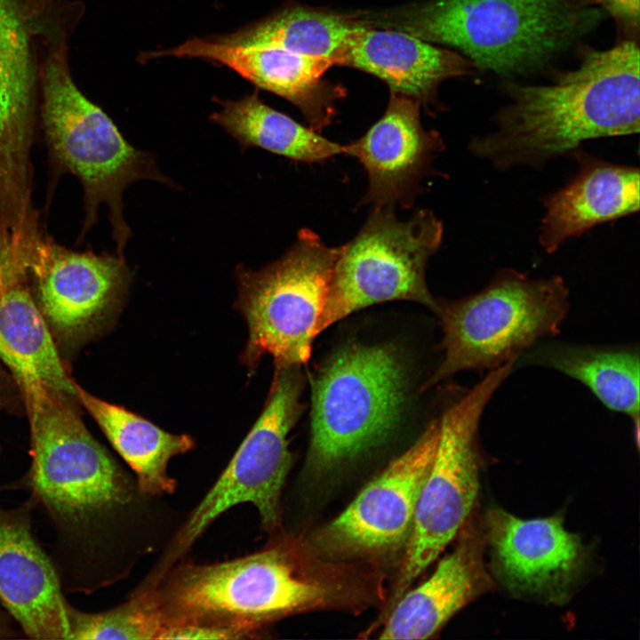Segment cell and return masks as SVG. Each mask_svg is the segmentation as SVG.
<instances>
[{
  "mask_svg": "<svg viewBox=\"0 0 640 640\" xmlns=\"http://www.w3.org/2000/svg\"><path fill=\"white\" fill-rule=\"evenodd\" d=\"M32 462L24 484L56 534L63 589L92 593L126 577L156 541L153 500L88 431L70 396L41 384L21 387Z\"/></svg>",
  "mask_w": 640,
  "mask_h": 640,
  "instance_id": "cell-1",
  "label": "cell"
},
{
  "mask_svg": "<svg viewBox=\"0 0 640 640\" xmlns=\"http://www.w3.org/2000/svg\"><path fill=\"white\" fill-rule=\"evenodd\" d=\"M140 588L150 592L162 616V634L201 625L239 638L300 612L363 611L376 594L372 574L362 564L324 558L308 542L280 532L260 551L220 563L175 564Z\"/></svg>",
  "mask_w": 640,
  "mask_h": 640,
  "instance_id": "cell-2",
  "label": "cell"
},
{
  "mask_svg": "<svg viewBox=\"0 0 640 640\" xmlns=\"http://www.w3.org/2000/svg\"><path fill=\"white\" fill-rule=\"evenodd\" d=\"M510 101L494 116L496 130L474 137L470 152L499 171L540 167L585 140L639 132L638 41L588 48L579 66L545 85L508 82Z\"/></svg>",
  "mask_w": 640,
  "mask_h": 640,
  "instance_id": "cell-3",
  "label": "cell"
},
{
  "mask_svg": "<svg viewBox=\"0 0 640 640\" xmlns=\"http://www.w3.org/2000/svg\"><path fill=\"white\" fill-rule=\"evenodd\" d=\"M362 16L372 28L450 46L477 70L508 78L544 68L591 31L601 11L584 0H429Z\"/></svg>",
  "mask_w": 640,
  "mask_h": 640,
  "instance_id": "cell-4",
  "label": "cell"
},
{
  "mask_svg": "<svg viewBox=\"0 0 640 640\" xmlns=\"http://www.w3.org/2000/svg\"><path fill=\"white\" fill-rule=\"evenodd\" d=\"M42 121L50 154L60 171L80 182L84 218L81 238L98 220L104 204L117 255L132 236L124 218L123 193L140 180L174 184L158 169L156 157L133 148L110 117L75 84L63 47L47 58L42 76Z\"/></svg>",
  "mask_w": 640,
  "mask_h": 640,
  "instance_id": "cell-5",
  "label": "cell"
},
{
  "mask_svg": "<svg viewBox=\"0 0 640 640\" xmlns=\"http://www.w3.org/2000/svg\"><path fill=\"white\" fill-rule=\"evenodd\" d=\"M569 308L560 276L533 279L499 271L478 292L437 301L444 357L425 388L464 371L497 368L559 332Z\"/></svg>",
  "mask_w": 640,
  "mask_h": 640,
  "instance_id": "cell-6",
  "label": "cell"
},
{
  "mask_svg": "<svg viewBox=\"0 0 640 640\" xmlns=\"http://www.w3.org/2000/svg\"><path fill=\"white\" fill-rule=\"evenodd\" d=\"M405 393L404 368L390 347L337 351L312 382L309 463L329 468L383 443L400 420Z\"/></svg>",
  "mask_w": 640,
  "mask_h": 640,
  "instance_id": "cell-7",
  "label": "cell"
},
{
  "mask_svg": "<svg viewBox=\"0 0 640 640\" xmlns=\"http://www.w3.org/2000/svg\"><path fill=\"white\" fill-rule=\"evenodd\" d=\"M340 251L302 228L276 261L258 270L236 267V307L248 326L242 362L249 372L265 355L276 366L308 362Z\"/></svg>",
  "mask_w": 640,
  "mask_h": 640,
  "instance_id": "cell-8",
  "label": "cell"
},
{
  "mask_svg": "<svg viewBox=\"0 0 640 640\" xmlns=\"http://www.w3.org/2000/svg\"><path fill=\"white\" fill-rule=\"evenodd\" d=\"M443 235V223L430 210L401 220L394 208H373L358 233L340 246L316 335L354 312L387 301H413L436 313L426 268Z\"/></svg>",
  "mask_w": 640,
  "mask_h": 640,
  "instance_id": "cell-9",
  "label": "cell"
},
{
  "mask_svg": "<svg viewBox=\"0 0 640 640\" xmlns=\"http://www.w3.org/2000/svg\"><path fill=\"white\" fill-rule=\"evenodd\" d=\"M302 379L299 366H276L264 409L237 451L196 507L171 539L157 566L177 564L204 531L225 511L252 503L263 528H281V493L292 457L288 434L301 413Z\"/></svg>",
  "mask_w": 640,
  "mask_h": 640,
  "instance_id": "cell-10",
  "label": "cell"
},
{
  "mask_svg": "<svg viewBox=\"0 0 640 640\" xmlns=\"http://www.w3.org/2000/svg\"><path fill=\"white\" fill-rule=\"evenodd\" d=\"M513 367L512 360L490 370L439 418L436 454L419 495L392 605L468 519L479 487V422L486 404Z\"/></svg>",
  "mask_w": 640,
  "mask_h": 640,
  "instance_id": "cell-11",
  "label": "cell"
},
{
  "mask_svg": "<svg viewBox=\"0 0 640 640\" xmlns=\"http://www.w3.org/2000/svg\"><path fill=\"white\" fill-rule=\"evenodd\" d=\"M439 419L358 493L308 543L321 556L372 563L405 551L419 495L439 439Z\"/></svg>",
  "mask_w": 640,
  "mask_h": 640,
  "instance_id": "cell-12",
  "label": "cell"
},
{
  "mask_svg": "<svg viewBox=\"0 0 640 640\" xmlns=\"http://www.w3.org/2000/svg\"><path fill=\"white\" fill-rule=\"evenodd\" d=\"M39 0H0V208L32 191L33 19Z\"/></svg>",
  "mask_w": 640,
  "mask_h": 640,
  "instance_id": "cell-13",
  "label": "cell"
},
{
  "mask_svg": "<svg viewBox=\"0 0 640 640\" xmlns=\"http://www.w3.org/2000/svg\"><path fill=\"white\" fill-rule=\"evenodd\" d=\"M199 58L226 66L253 84L295 106L308 125L320 132L337 115L336 103L346 94L340 85L323 78L334 63L276 46L235 44L215 36L194 37L171 49L141 52V62L161 57Z\"/></svg>",
  "mask_w": 640,
  "mask_h": 640,
  "instance_id": "cell-14",
  "label": "cell"
},
{
  "mask_svg": "<svg viewBox=\"0 0 640 640\" xmlns=\"http://www.w3.org/2000/svg\"><path fill=\"white\" fill-rule=\"evenodd\" d=\"M484 525L494 571L508 588L556 604L567 598L586 549L560 515L524 520L496 508L487 512Z\"/></svg>",
  "mask_w": 640,
  "mask_h": 640,
  "instance_id": "cell-15",
  "label": "cell"
},
{
  "mask_svg": "<svg viewBox=\"0 0 640 640\" xmlns=\"http://www.w3.org/2000/svg\"><path fill=\"white\" fill-rule=\"evenodd\" d=\"M30 273L45 320L69 336L103 324L121 304L132 280L123 256L71 251L42 235Z\"/></svg>",
  "mask_w": 640,
  "mask_h": 640,
  "instance_id": "cell-16",
  "label": "cell"
},
{
  "mask_svg": "<svg viewBox=\"0 0 640 640\" xmlns=\"http://www.w3.org/2000/svg\"><path fill=\"white\" fill-rule=\"evenodd\" d=\"M420 107L417 100L391 92L383 116L345 145V155L356 158L367 173L361 204L408 209L422 180L433 173L432 163L444 146L437 132L422 126Z\"/></svg>",
  "mask_w": 640,
  "mask_h": 640,
  "instance_id": "cell-17",
  "label": "cell"
},
{
  "mask_svg": "<svg viewBox=\"0 0 640 640\" xmlns=\"http://www.w3.org/2000/svg\"><path fill=\"white\" fill-rule=\"evenodd\" d=\"M34 502L0 507V600L27 637L69 639L72 605L54 562L32 532Z\"/></svg>",
  "mask_w": 640,
  "mask_h": 640,
  "instance_id": "cell-18",
  "label": "cell"
},
{
  "mask_svg": "<svg viewBox=\"0 0 640 640\" xmlns=\"http://www.w3.org/2000/svg\"><path fill=\"white\" fill-rule=\"evenodd\" d=\"M459 532L455 548L433 574L393 604L379 638H428L467 604L492 588L477 522L468 517Z\"/></svg>",
  "mask_w": 640,
  "mask_h": 640,
  "instance_id": "cell-19",
  "label": "cell"
},
{
  "mask_svg": "<svg viewBox=\"0 0 640 640\" xmlns=\"http://www.w3.org/2000/svg\"><path fill=\"white\" fill-rule=\"evenodd\" d=\"M578 172L543 199L539 243L548 252L601 223L639 210V170L608 163L582 152Z\"/></svg>",
  "mask_w": 640,
  "mask_h": 640,
  "instance_id": "cell-20",
  "label": "cell"
},
{
  "mask_svg": "<svg viewBox=\"0 0 640 640\" xmlns=\"http://www.w3.org/2000/svg\"><path fill=\"white\" fill-rule=\"evenodd\" d=\"M340 66L368 72L383 80L390 92L436 101L437 87L450 78L474 75V64L461 53L433 45L413 36L365 27L356 32Z\"/></svg>",
  "mask_w": 640,
  "mask_h": 640,
  "instance_id": "cell-21",
  "label": "cell"
},
{
  "mask_svg": "<svg viewBox=\"0 0 640 640\" xmlns=\"http://www.w3.org/2000/svg\"><path fill=\"white\" fill-rule=\"evenodd\" d=\"M558 371L584 384L608 409L633 422L639 440V350L633 346L537 342L514 362Z\"/></svg>",
  "mask_w": 640,
  "mask_h": 640,
  "instance_id": "cell-22",
  "label": "cell"
},
{
  "mask_svg": "<svg viewBox=\"0 0 640 640\" xmlns=\"http://www.w3.org/2000/svg\"><path fill=\"white\" fill-rule=\"evenodd\" d=\"M76 398L97 422L114 449L135 474L140 490L149 496L174 492L177 483L167 473L172 458L195 447L186 434L166 432L122 406L103 401L76 384Z\"/></svg>",
  "mask_w": 640,
  "mask_h": 640,
  "instance_id": "cell-23",
  "label": "cell"
},
{
  "mask_svg": "<svg viewBox=\"0 0 640 640\" xmlns=\"http://www.w3.org/2000/svg\"><path fill=\"white\" fill-rule=\"evenodd\" d=\"M17 281L0 291V359L20 386L41 384L76 398L46 320L25 284Z\"/></svg>",
  "mask_w": 640,
  "mask_h": 640,
  "instance_id": "cell-24",
  "label": "cell"
},
{
  "mask_svg": "<svg viewBox=\"0 0 640 640\" xmlns=\"http://www.w3.org/2000/svg\"><path fill=\"white\" fill-rule=\"evenodd\" d=\"M365 27L369 26L359 12L344 13L291 4L232 33L215 36L228 43L276 46L340 66L352 36Z\"/></svg>",
  "mask_w": 640,
  "mask_h": 640,
  "instance_id": "cell-25",
  "label": "cell"
},
{
  "mask_svg": "<svg viewBox=\"0 0 640 640\" xmlns=\"http://www.w3.org/2000/svg\"><path fill=\"white\" fill-rule=\"evenodd\" d=\"M221 108L210 120L221 126L242 150L257 147L288 159L313 164L345 155V145L323 137L267 105L257 91L231 100L214 98Z\"/></svg>",
  "mask_w": 640,
  "mask_h": 640,
  "instance_id": "cell-26",
  "label": "cell"
},
{
  "mask_svg": "<svg viewBox=\"0 0 640 640\" xmlns=\"http://www.w3.org/2000/svg\"><path fill=\"white\" fill-rule=\"evenodd\" d=\"M69 639H159L164 623L147 589L139 588L126 602L107 611L87 612L71 607Z\"/></svg>",
  "mask_w": 640,
  "mask_h": 640,
  "instance_id": "cell-27",
  "label": "cell"
},
{
  "mask_svg": "<svg viewBox=\"0 0 640 640\" xmlns=\"http://www.w3.org/2000/svg\"><path fill=\"white\" fill-rule=\"evenodd\" d=\"M40 235L38 230L21 238L0 236V291L28 277Z\"/></svg>",
  "mask_w": 640,
  "mask_h": 640,
  "instance_id": "cell-28",
  "label": "cell"
},
{
  "mask_svg": "<svg viewBox=\"0 0 640 640\" xmlns=\"http://www.w3.org/2000/svg\"><path fill=\"white\" fill-rule=\"evenodd\" d=\"M588 5L604 9L615 21L624 38L638 41L640 0H584Z\"/></svg>",
  "mask_w": 640,
  "mask_h": 640,
  "instance_id": "cell-29",
  "label": "cell"
},
{
  "mask_svg": "<svg viewBox=\"0 0 640 640\" xmlns=\"http://www.w3.org/2000/svg\"><path fill=\"white\" fill-rule=\"evenodd\" d=\"M10 617L7 612L0 609V639H10L19 636V632L13 627Z\"/></svg>",
  "mask_w": 640,
  "mask_h": 640,
  "instance_id": "cell-30",
  "label": "cell"
}]
</instances>
